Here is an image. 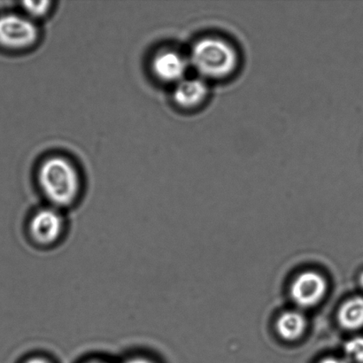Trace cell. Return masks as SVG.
Returning a JSON list of instances; mask_svg holds the SVG:
<instances>
[{"label": "cell", "mask_w": 363, "mask_h": 363, "mask_svg": "<svg viewBox=\"0 0 363 363\" xmlns=\"http://www.w3.org/2000/svg\"><path fill=\"white\" fill-rule=\"evenodd\" d=\"M38 180L43 195L52 208H69L79 197V173L69 160L62 156L46 159L39 168Z\"/></svg>", "instance_id": "obj_1"}, {"label": "cell", "mask_w": 363, "mask_h": 363, "mask_svg": "<svg viewBox=\"0 0 363 363\" xmlns=\"http://www.w3.org/2000/svg\"><path fill=\"white\" fill-rule=\"evenodd\" d=\"M192 67L206 78H223L233 74L238 64L236 48L225 39L208 37L199 39L192 46Z\"/></svg>", "instance_id": "obj_2"}, {"label": "cell", "mask_w": 363, "mask_h": 363, "mask_svg": "<svg viewBox=\"0 0 363 363\" xmlns=\"http://www.w3.org/2000/svg\"><path fill=\"white\" fill-rule=\"evenodd\" d=\"M28 229L31 240L35 244L43 247H52L62 240L65 220L60 209L49 206L32 215Z\"/></svg>", "instance_id": "obj_3"}, {"label": "cell", "mask_w": 363, "mask_h": 363, "mask_svg": "<svg viewBox=\"0 0 363 363\" xmlns=\"http://www.w3.org/2000/svg\"><path fill=\"white\" fill-rule=\"evenodd\" d=\"M39 31L28 17L6 14L0 17V45L12 50L30 48L37 43Z\"/></svg>", "instance_id": "obj_4"}, {"label": "cell", "mask_w": 363, "mask_h": 363, "mask_svg": "<svg viewBox=\"0 0 363 363\" xmlns=\"http://www.w3.org/2000/svg\"><path fill=\"white\" fill-rule=\"evenodd\" d=\"M327 291L328 283L325 277L316 272H305L291 284V297L298 308H311L325 298Z\"/></svg>", "instance_id": "obj_5"}, {"label": "cell", "mask_w": 363, "mask_h": 363, "mask_svg": "<svg viewBox=\"0 0 363 363\" xmlns=\"http://www.w3.org/2000/svg\"><path fill=\"white\" fill-rule=\"evenodd\" d=\"M190 62L180 52L165 50L152 60V71L157 79L165 83H179L184 78Z\"/></svg>", "instance_id": "obj_6"}, {"label": "cell", "mask_w": 363, "mask_h": 363, "mask_svg": "<svg viewBox=\"0 0 363 363\" xmlns=\"http://www.w3.org/2000/svg\"><path fill=\"white\" fill-rule=\"evenodd\" d=\"M208 94V84L201 78H184L177 84L173 97L181 108H192L201 105Z\"/></svg>", "instance_id": "obj_7"}, {"label": "cell", "mask_w": 363, "mask_h": 363, "mask_svg": "<svg viewBox=\"0 0 363 363\" xmlns=\"http://www.w3.org/2000/svg\"><path fill=\"white\" fill-rule=\"evenodd\" d=\"M307 329V319L303 313L290 311L283 313L277 323V330L279 336L286 341L301 339Z\"/></svg>", "instance_id": "obj_8"}, {"label": "cell", "mask_w": 363, "mask_h": 363, "mask_svg": "<svg viewBox=\"0 0 363 363\" xmlns=\"http://www.w3.org/2000/svg\"><path fill=\"white\" fill-rule=\"evenodd\" d=\"M337 318L345 330L354 332L363 328V297H353L345 302Z\"/></svg>", "instance_id": "obj_9"}, {"label": "cell", "mask_w": 363, "mask_h": 363, "mask_svg": "<svg viewBox=\"0 0 363 363\" xmlns=\"http://www.w3.org/2000/svg\"><path fill=\"white\" fill-rule=\"evenodd\" d=\"M344 359L350 363H363V337H354L344 346Z\"/></svg>", "instance_id": "obj_10"}, {"label": "cell", "mask_w": 363, "mask_h": 363, "mask_svg": "<svg viewBox=\"0 0 363 363\" xmlns=\"http://www.w3.org/2000/svg\"><path fill=\"white\" fill-rule=\"evenodd\" d=\"M25 12L28 14V17L32 21L45 16L51 9L52 3L49 1L38 2H24L23 4Z\"/></svg>", "instance_id": "obj_11"}, {"label": "cell", "mask_w": 363, "mask_h": 363, "mask_svg": "<svg viewBox=\"0 0 363 363\" xmlns=\"http://www.w3.org/2000/svg\"><path fill=\"white\" fill-rule=\"evenodd\" d=\"M123 363H157L152 359L145 355H136V357H131L128 358Z\"/></svg>", "instance_id": "obj_12"}, {"label": "cell", "mask_w": 363, "mask_h": 363, "mask_svg": "<svg viewBox=\"0 0 363 363\" xmlns=\"http://www.w3.org/2000/svg\"><path fill=\"white\" fill-rule=\"evenodd\" d=\"M319 363H350L346 359L344 358H336V357H328L323 359Z\"/></svg>", "instance_id": "obj_13"}, {"label": "cell", "mask_w": 363, "mask_h": 363, "mask_svg": "<svg viewBox=\"0 0 363 363\" xmlns=\"http://www.w3.org/2000/svg\"><path fill=\"white\" fill-rule=\"evenodd\" d=\"M24 363H52L48 360V359L41 357H35L28 359L26 362Z\"/></svg>", "instance_id": "obj_14"}, {"label": "cell", "mask_w": 363, "mask_h": 363, "mask_svg": "<svg viewBox=\"0 0 363 363\" xmlns=\"http://www.w3.org/2000/svg\"><path fill=\"white\" fill-rule=\"evenodd\" d=\"M85 363H111V362H106L105 360H91V361H88L87 362H85Z\"/></svg>", "instance_id": "obj_15"}, {"label": "cell", "mask_w": 363, "mask_h": 363, "mask_svg": "<svg viewBox=\"0 0 363 363\" xmlns=\"http://www.w3.org/2000/svg\"><path fill=\"white\" fill-rule=\"evenodd\" d=\"M360 284H361V286L363 288V273L362 274V275L360 277Z\"/></svg>", "instance_id": "obj_16"}]
</instances>
